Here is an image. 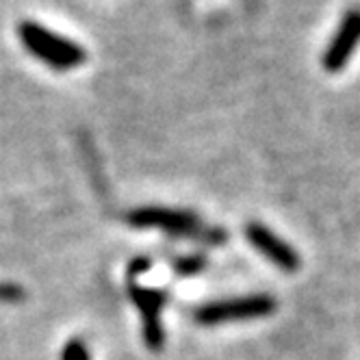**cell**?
<instances>
[{"label": "cell", "instance_id": "6da1fadb", "mask_svg": "<svg viewBox=\"0 0 360 360\" xmlns=\"http://www.w3.org/2000/svg\"><path fill=\"white\" fill-rule=\"evenodd\" d=\"M18 37L37 61L46 63L48 68L57 72L81 68L87 61V53L83 46L41 27V24L33 20H22L18 24Z\"/></svg>", "mask_w": 360, "mask_h": 360}, {"label": "cell", "instance_id": "ba28073f", "mask_svg": "<svg viewBox=\"0 0 360 360\" xmlns=\"http://www.w3.org/2000/svg\"><path fill=\"white\" fill-rule=\"evenodd\" d=\"M61 360H91L89 358V349L81 339H72L65 343L63 352H61Z\"/></svg>", "mask_w": 360, "mask_h": 360}, {"label": "cell", "instance_id": "8992f818", "mask_svg": "<svg viewBox=\"0 0 360 360\" xmlns=\"http://www.w3.org/2000/svg\"><path fill=\"white\" fill-rule=\"evenodd\" d=\"M245 237H248V241L252 243L254 250H259L265 256V259H269L282 271L293 274V271L300 269V256H297V252L289 243L282 241L280 237H276L267 226L256 224V221L248 224L245 226Z\"/></svg>", "mask_w": 360, "mask_h": 360}, {"label": "cell", "instance_id": "5b68a950", "mask_svg": "<svg viewBox=\"0 0 360 360\" xmlns=\"http://www.w3.org/2000/svg\"><path fill=\"white\" fill-rule=\"evenodd\" d=\"M358 46H360V7H352L343 13L337 31H334L328 48L323 50L321 65L328 72H341L349 63Z\"/></svg>", "mask_w": 360, "mask_h": 360}, {"label": "cell", "instance_id": "9c48e42d", "mask_svg": "<svg viewBox=\"0 0 360 360\" xmlns=\"http://www.w3.org/2000/svg\"><path fill=\"white\" fill-rule=\"evenodd\" d=\"M27 293L22 287L11 285V282H0V304H20L24 302Z\"/></svg>", "mask_w": 360, "mask_h": 360}, {"label": "cell", "instance_id": "3957f363", "mask_svg": "<svg viewBox=\"0 0 360 360\" xmlns=\"http://www.w3.org/2000/svg\"><path fill=\"white\" fill-rule=\"evenodd\" d=\"M274 311H276V300L271 295H248V297H233V300L204 304L193 313V319L200 326H219L233 321L263 319Z\"/></svg>", "mask_w": 360, "mask_h": 360}, {"label": "cell", "instance_id": "277c9868", "mask_svg": "<svg viewBox=\"0 0 360 360\" xmlns=\"http://www.w3.org/2000/svg\"><path fill=\"white\" fill-rule=\"evenodd\" d=\"M128 295L131 302L137 306L141 313V323H143V341L152 352H161L165 345V332L161 323V311L167 302L165 293L157 289H143L135 282V276L128 274Z\"/></svg>", "mask_w": 360, "mask_h": 360}, {"label": "cell", "instance_id": "52a82bcc", "mask_svg": "<svg viewBox=\"0 0 360 360\" xmlns=\"http://www.w3.org/2000/svg\"><path fill=\"white\" fill-rule=\"evenodd\" d=\"M204 267H207V259H202V256H185V259L174 261V271L178 276H193Z\"/></svg>", "mask_w": 360, "mask_h": 360}, {"label": "cell", "instance_id": "7a4b0ae2", "mask_svg": "<svg viewBox=\"0 0 360 360\" xmlns=\"http://www.w3.org/2000/svg\"><path fill=\"white\" fill-rule=\"evenodd\" d=\"M128 221L135 228H159L167 235L189 237L204 243H224L226 233L221 228H209L191 211L165 209V207H141L128 213Z\"/></svg>", "mask_w": 360, "mask_h": 360}]
</instances>
